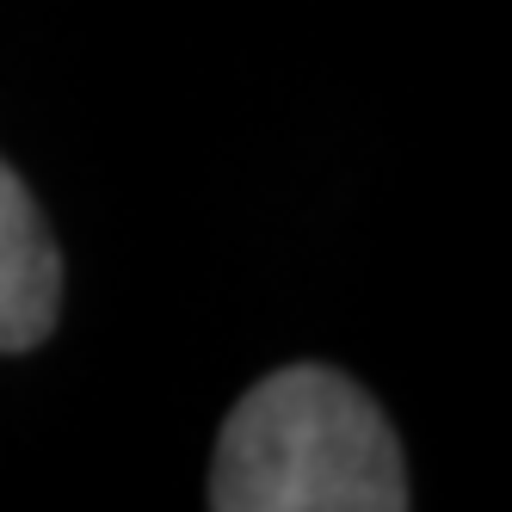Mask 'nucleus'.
Listing matches in <instances>:
<instances>
[{
    "label": "nucleus",
    "mask_w": 512,
    "mask_h": 512,
    "mask_svg": "<svg viewBox=\"0 0 512 512\" xmlns=\"http://www.w3.org/2000/svg\"><path fill=\"white\" fill-rule=\"evenodd\" d=\"M216 512H401L408 469L383 408L327 364H284L223 420Z\"/></svg>",
    "instance_id": "nucleus-1"
},
{
    "label": "nucleus",
    "mask_w": 512,
    "mask_h": 512,
    "mask_svg": "<svg viewBox=\"0 0 512 512\" xmlns=\"http://www.w3.org/2000/svg\"><path fill=\"white\" fill-rule=\"evenodd\" d=\"M62 309V260L31 186L0 161V352L50 340Z\"/></svg>",
    "instance_id": "nucleus-2"
}]
</instances>
